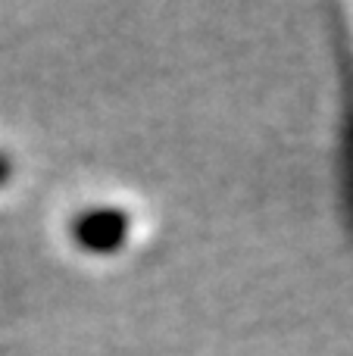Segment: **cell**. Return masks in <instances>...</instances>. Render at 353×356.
Listing matches in <instances>:
<instances>
[{"label":"cell","instance_id":"1","mask_svg":"<svg viewBox=\"0 0 353 356\" xmlns=\"http://www.w3.org/2000/svg\"><path fill=\"white\" fill-rule=\"evenodd\" d=\"M72 234L88 253H116L131 234V219L125 209L97 207L72 222Z\"/></svg>","mask_w":353,"mask_h":356},{"label":"cell","instance_id":"2","mask_svg":"<svg viewBox=\"0 0 353 356\" xmlns=\"http://www.w3.org/2000/svg\"><path fill=\"white\" fill-rule=\"evenodd\" d=\"M6 172H10V163H6L3 156H0V181H3V178H6Z\"/></svg>","mask_w":353,"mask_h":356}]
</instances>
